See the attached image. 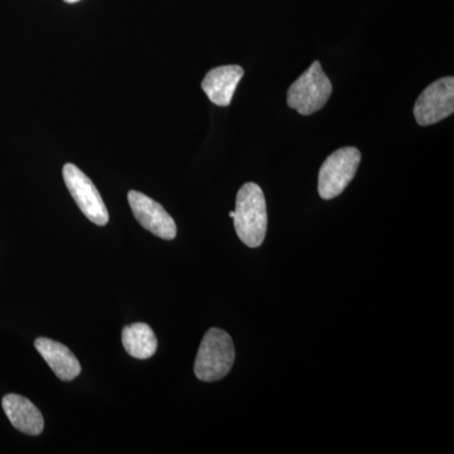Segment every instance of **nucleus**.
Listing matches in <instances>:
<instances>
[{
    "label": "nucleus",
    "mask_w": 454,
    "mask_h": 454,
    "mask_svg": "<svg viewBox=\"0 0 454 454\" xmlns=\"http://www.w3.org/2000/svg\"><path fill=\"white\" fill-rule=\"evenodd\" d=\"M229 215H230V217H231V219H232V217H234L235 211H231V212H230V214H229Z\"/></svg>",
    "instance_id": "ddd939ff"
},
{
    "label": "nucleus",
    "mask_w": 454,
    "mask_h": 454,
    "mask_svg": "<svg viewBox=\"0 0 454 454\" xmlns=\"http://www.w3.org/2000/svg\"><path fill=\"white\" fill-rule=\"evenodd\" d=\"M244 74V68L238 65L212 68L203 79L202 90L215 106H229Z\"/></svg>",
    "instance_id": "6e6552de"
},
{
    "label": "nucleus",
    "mask_w": 454,
    "mask_h": 454,
    "mask_svg": "<svg viewBox=\"0 0 454 454\" xmlns=\"http://www.w3.org/2000/svg\"><path fill=\"white\" fill-rule=\"evenodd\" d=\"M236 234L249 247H259L267 235L268 212L264 192L253 182L245 184L236 196Z\"/></svg>",
    "instance_id": "f257e3e1"
},
{
    "label": "nucleus",
    "mask_w": 454,
    "mask_h": 454,
    "mask_svg": "<svg viewBox=\"0 0 454 454\" xmlns=\"http://www.w3.org/2000/svg\"><path fill=\"white\" fill-rule=\"evenodd\" d=\"M122 346L131 357L146 360L157 352V337L146 324H133L122 328Z\"/></svg>",
    "instance_id": "9b49d317"
},
{
    "label": "nucleus",
    "mask_w": 454,
    "mask_h": 454,
    "mask_svg": "<svg viewBox=\"0 0 454 454\" xmlns=\"http://www.w3.org/2000/svg\"><path fill=\"white\" fill-rule=\"evenodd\" d=\"M62 175L67 190L82 214L95 225L106 226L109 223V212L91 179L71 163L65 164Z\"/></svg>",
    "instance_id": "39448f33"
},
{
    "label": "nucleus",
    "mask_w": 454,
    "mask_h": 454,
    "mask_svg": "<svg viewBox=\"0 0 454 454\" xmlns=\"http://www.w3.org/2000/svg\"><path fill=\"white\" fill-rule=\"evenodd\" d=\"M235 363V348L230 334L220 328H211L203 337L197 352L195 375L205 382L225 378Z\"/></svg>",
    "instance_id": "f03ea898"
},
{
    "label": "nucleus",
    "mask_w": 454,
    "mask_h": 454,
    "mask_svg": "<svg viewBox=\"0 0 454 454\" xmlns=\"http://www.w3.org/2000/svg\"><path fill=\"white\" fill-rule=\"evenodd\" d=\"M333 94V83L322 70L318 61L312 66L300 79L292 83L286 94V103L301 115H312L327 104Z\"/></svg>",
    "instance_id": "7ed1b4c3"
},
{
    "label": "nucleus",
    "mask_w": 454,
    "mask_h": 454,
    "mask_svg": "<svg viewBox=\"0 0 454 454\" xmlns=\"http://www.w3.org/2000/svg\"><path fill=\"white\" fill-rule=\"evenodd\" d=\"M128 201L134 217L149 232L164 240H173L177 236L175 220L162 205L138 191H130Z\"/></svg>",
    "instance_id": "0eeeda50"
},
{
    "label": "nucleus",
    "mask_w": 454,
    "mask_h": 454,
    "mask_svg": "<svg viewBox=\"0 0 454 454\" xmlns=\"http://www.w3.org/2000/svg\"><path fill=\"white\" fill-rule=\"evenodd\" d=\"M35 346L59 380L73 381L82 372L79 360L62 343L41 337L35 340Z\"/></svg>",
    "instance_id": "9d476101"
},
{
    "label": "nucleus",
    "mask_w": 454,
    "mask_h": 454,
    "mask_svg": "<svg viewBox=\"0 0 454 454\" xmlns=\"http://www.w3.org/2000/svg\"><path fill=\"white\" fill-rule=\"evenodd\" d=\"M454 112V79L443 77L430 83L414 106L415 121L420 127L437 124Z\"/></svg>",
    "instance_id": "423d86ee"
},
{
    "label": "nucleus",
    "mask_w": 454,
    "mask_h": 454,
    "mask_svg": "<svg viewBox=\"0 0 454 454\" xmlns=\"http://www.w3.org/2000/svg\"><path fill=\"white\" fill-rule=\"evenodd\" d=\"M361 153L355 146H343L322 164L318 176V193L324 200L340 196L356 175Z\"/></svg>",
    "instance_id": "20e7f679"
},
{
    "label": "nucleus",
    "mask_w": 454,
    "mask_h": 454,
    "mask_svg": "<svg viewBox=\"0 0 454 454\" xmlns=\"http://www.w3.org/2000/svg\"><path fill=\"white\" fill-rule=\"evenodd\" d=\"M66 3H77L80 2V0H65Z\"/></svg>",
    "instance_id": "f8f14e48"
},
{
    "label": "nucleus",
    "mask_w": 454,
    "mask_h": 454,
    "mask_svg": "<svg viewBox=\"0 0 454 454\" xmlns=\"http://www.w3.org/2000/svg\"><path fill=\"white\" fill-rule=\"evenodd\" d=\"M2 405L9 422L20 432L28 435H40L43 432V415L27 397L8 394L3 397Z\"/></svg>",
    "instance_id": "1a4fd4ad"
}]
</instances>
